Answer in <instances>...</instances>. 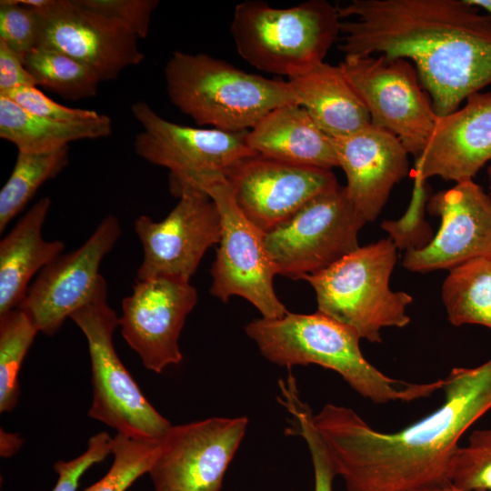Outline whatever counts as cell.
Returning a JSON list of instances; mask_svg holds the SVG:
<instances>
[{"label": "cell", "instance_id": "obj_31", "mask_svg": "<svg viewBox=\"0 0 491 491\" xmlns=\"http://www.w3.org/2000/svg\"><path fill=\"white\" fill-rule=\"evenodd\" d=\"M292 416L291 435L302 436L308 447L314 469V491H333L337 476L325 444L315 427L313 412L299 396H292L285 403Z\"/></svg>", "mask_w": 491, "mask_h": 491}, {"label": "cell", "instance_id": "obj_1", "mask_svg": "<svg viewBox=\"0 0 491 491\" xmlns=\"http://www.w3.org/2000/svg\"><path fill=\"white\" fill-rule=\"evenodd\" d=\"M444 379V403L396 432L376 430L343 406L326 404L313 414L346 491H428L452 485L461 436L491 408V358L476 367H455Z\"/></svg>", "mask_w": 491, "mask_h": 491}, {"label": "cell", "instance_id": "obj_7", "mask_svg": "<svg viewBox=\"0 0 491 491\" xmlns=\"http://www.w3.org/2000/svg\"><path fill=\"white\" fill-rule=\"evenodd\" d=\"M131 112L142 126L134 140L135 154L169 170L171 193L204 190L227 175L245 159L256 155L247 143V132L182 125L159 115L138 101Z\"/></svg>", "mask_w": 491, "mask_h": 491}, {"label": "cell", "instance_id": "obj_9", "mask_svg": "<svg viewBox=\"0 0 491 491\" xmlns=\"http://www.w3.org/2000/svg\"><path fill=\"white\" fill-rule=\"evenodd\" d=\"M365 224L345 186L338 185L265 233V244L276 275L302 279L356 250Z\"/></svg>", "mask_w": 491, "mask_h": 491}, {"label": "cell", "instance_id": "obj_37", "mask_svg": "<svg viewBox=\"0 0 491 491\" xmlns=\"http://www.w3.org/2000/svg\"><path fill=\"white\" fill-rule=\"evenodd\" d=\"M36 85L23 59L0 40V95L19 87Z\"/></svg>", "mask_w": 491, "mask_h": 491}, {"label": "cell", "instance_id": "obj_28", "mask_svg": "<svg viewBox=\"0 0 491 491\" xmlns=\"http://www.w3.org/2000/svg\"><path fill=\"white\" fill-rule=\"evenodd\" d=\"M38 329L19 308L0 315V412H10L18 401V376Z\"/></svg>", "mask_w": 491, "mask_h": 491}, {"label": "cell", "instance_id": "obj_23", "mask_svg": "<svg viewBox=\"0 0 491 491\" xmlns=\"http://www.w3.org/2000/svg\"><path fill=\"white\" fill-rule=\"evenodd\" d=\"M288 82L297 105L330 137L347 136L371 124L366 108L339 65L322 62Z\"/></svg>", "mask_w": 491, "mask_h": 491}, {"label": "cell", "instance_id": "obj_24", "mask_svg": "<svg viewBox=\"0 0 491 491\" xmlns=\"http://www.w3.org/2000/svg\"><path fill=\"white\" fill-rule=\"evenodd\" d=\"M111 133L112 121L106 115L82 122L55 121L32 115L0 95V137L13 143L18 151L50 152L71 142L103 138Z\"/></svg>", "mask_w": 491, "mask_h": 491}, {"label": "cell", "instance_id": "obj_11", "mask_svg": "<svg viewBox=\"0 0 491 491\" xmlns=\"http://www.w3.org/2000/svg\"><path fill=\"white\" fill-rule=\"evenodd\" d=\"M204 192L215 203L221 216V238L211 267L210 293L224 303L234 296L251 303L264 318H277L288 311L274 289L276 268L265 244V233L235 202L226 179Z\"/></svg>", "mask_w": 491, "mask_h": 491}, {"label": "cell", "instance_id": "obj_8", "mask_svg": "<svg viewBox=\"0 0 491 491\" xmlns=\"http://www.w3.org/2000/svg\"><path fill=\"white\" fill-rule=\"evenodd\" d=\"M70 318L88 345L93 389L88 416L117 434L159 440L171 424L145 398L118 357L113 335L119 317L108 305L107 296L85 305Z\"/></svg>", "mask_w": 491, "mask_h": 491}, {"label": "cell", "instance_id": "obj_20", "mask_svg": "<svg viewBox=\"0 0 491 491\" xmlns=\"http://www.w3.org/2000/svg\"><path fill=\"white\" fill-rule=\"evenodd\" d=\"M345 186L352 205L366 221H374L393 186L409 172L408 152L393 134L373 125L333 138Z\"/></svg>", "mask_w": 491, "mask_h": 491}, {"label": "cell", "instance_id": "obj_29", "mask_svg": "<svg viewBox=\"0 0 491 491\" xmlns=\"http://www.w3.org/2000/svg\"><path fill=\"white\" fill-rule=\"evenodd\" d=\"M159 453V440L117 434L113 437L114 460L105 476L83 491H126L148 474Z\"/></svg>", "mask_w": 491, "mask_h": 491}, {"label": "cell", "instance_id": "obj_10", "mask_svg": "<svg viewBox=\"0 0 491 491\" xmlns=\"http://www.w3.org/2000/svg\"><path fill=\"white\" fill-rule=\"evenodd\" d=\"M338 65L366 108L371 125L393 134L417 158L438 116L414 65L378 55L345 57Z\"/></svg>", "mask_w": 491, "mask_h": 491}, {"label": "cell", "instance_id": "obj_12", "mask_svg": "<svg viewBox=\"0 0 491 491\" xmlns=\"http://www.w3.org/2000/svg\"><path fill=\"white\" fill-rule=\"evenodd\" d=\"M120 234L117 217L108 215L80 247L61 254L39 272L17 307L39 332L55 334L75 311L107 296L99 268Z\"/></svg>", "mask_w": 491, "mask_h": 491}, {"label": "cell", "instance_id": "obj_26", "mask_svg": "<svg viewBox=\"0 0 491 491\" xmlns=\"http://www.w3.org/2000/svg\"><path fill=\"white\" fill-rule=\"evenodd\" d=\"M69 162V147L44 153L18 151L10 176L0 191V232L19 214L40 186Z\"/></svg>", "mask_w": 491, "mask_h": 491}, {"label": "cell", "instance_id": "obj_33", "mask_svg": "<svg viewBox=\"0 0 491 491\" xmlns=\"http://www.w3.org/2000/svg\"><path fill=\"white\" fill-rule=\"evenodd\" d=\"M426 198L425 181L414 177L412 198L405 215L397 221L383 222L382 227L389 233V238L396 247L417 249L433 238L431 229L424 219Z\"/></svg>", "mask_w": 491, "mask_h": 491}, {"label": "cell", "instance_id": "obj_2", "mask_svg": "<svg viewBox=\"0 0 491 491\" xmlns=\"http://www.w3.org/2000/svg\"><path fill=\"white\" fill-rule=\"evenodd\" d=\"M345 57L415 65L438 117L491 85V15L465 0H352L336 5Z\"/></svg>", "mask_w": 491, "mask_h": 491}, {"label": "cell", "instance_id": "obj_17", "mask_svg": "<svg viewBox=\"0 0 491 491\" xmlns=\"http://www.w3.org/2000/svg\"><path fill=\"white\" fill-rule=\"evenodd\" d=\"M427 210L440 217L431 241L406 252L403 266L409 271H449L468 261L491 258V197L473 180L458 182L433 195Z\"/></svg>", "mask_w": 491, "mask_h": 491}, {"label": "cell", "instance_id": "obj_32", "mask_svg": "<svg viewBox=\"0 0 491 491\" xmlns=\"http://www.w3.org/2000/svg\"><path fill=\"white\" fill-rule=\"evenodd\" d=\"M39 30V10L22 5L19 0L0 2V40L22 59L37 47Z\"/></svg>", "mask_w": 491, "mask_h": 491}, {"label": "cell", "instance_id": "obj_19", "mask_svg": "<svg viewBox=\"0 0 491 491\" xmlns=\"http://www.w3.org/2000/svg\"><path fill=\"white\" fill-rule=\"evenodd\" d=\"M491 160V93L476 92L455 112L438 117L413 177L439 176L456 183L473 180Z\"/></svg>", "mask_w": 491, "mask_h": 491}, {"label": "cell", "instance_id": "obj_40", "mask_svg": "<svg viewBox=\"0 0 491 491\" xmlns=\"http://www.w3.org/2000/svg\"><path fill=\"white\" fill-rule=\"evenodd\" d=\"M428 491H486V490H465L459 487L455 486L454 485L448 486L446 487L428 490Z\"/></svg>", "mask_w": 491, "mask_h": 491}, {"label": "cell", "instance_id": "obj_6", "mask_svg": "<svg viewBox=\"0 0 491 491\" xmlns=\"http://www.w3.org/2000/svg\"><path fill=\"white\" fill-rule=\"evenodd\" d=\"M390 238L359 246L329 267L302 279L314 288L317 311L355 330L361 339L380 343L385 327H405L413 297L394 292L389 280L397 260Z\"/></svg>", "mask_w": 491, "mask_h": 491}, {"label": "cell", "instance_id": "obj_25", "mask_svg": "<svg viewBox=\"0 0 491 491\" xmlns=\"http://www.w3.org/2000/svg\"><path fill=\"white\" fill-rule=\"evenodd\" d=\"M449 322L491 329V258H477L450 270L442 286Z\"/></svg>", "mask_w": 491, "mask_h": 491}, {"label": "cell", "instance_id": "obj_14", "mask_svg": "<svg viewBox=\"0 0 491 491\" xmlns=\"http://www.w3.org/2000/svg\"><path fill=\"white\" fill-rule=\"evenodd\" d=\"M166 217L155 222L147 215L135 220L143 247L137 279L168 277L189 282L205 253L221 238V216L205 192L186 189Z\"/></svg>", "mask_w": 491, "mask_h": 491}, {"label": "cell", "instance_id": "obj_38", "mask_svg": "<svg viewBox=\"0 0 491 491\" xmlns=\"http://www.w3.org/2000/svg\"><path fill=\"white\" fill-rule=\"evenodd\" d=\"M22 444V440L16 435L8 434L1 430V455L9 456L13 455Z\"/></svg>", "mask_w": 491, "mask_h": 491}, {"label": "cell", "instance_id": "obj_15", "mask_svg": "<svg viewBox=\"0 0 491 491\" xmlns=\"http://www.w3.org/2000/svg\"><path fill=\"white\" fill-rule=\"evenodd\" d=\"M39 13L37 47L67 55L86 66L100 82L116 78L145 58L139 38L130 29L75 0H50Z\"/></svg>", "mask_w": 491, "mask_h": 491}, {"label": "cell", "instance_id": "obj_16", "mask_svg": "<svg viewBox=\"0 0 491 491\" xmlns=\"http://www.w3.org/2000/svg\"><path fill=\"white\" fill-rule=\"evenodd\" d=\"M197 302L189 284L174 278L137 279L122 301L121 333L148 370L162 372L183 358L179 337L186 316Z\"/></svg>", "mask_w": 491, "mask_h": 491}, {"label": "cell", "instance_id": "obj_30", "mask_svg": "<svg viewBox=\"0 0 491 491\" xmlns=\"http://www.w3.org/2000/svg\"><path fill=\"white\" fill-rule=\"evenodd\" d=\"M452 485L465 490H491V428L475 430L453 459Z\"/></svg>", "mask_w": 491, "mask_h": 491}, {"label": "cell", "instance_id": "obj_21", "mask_svg": "<svg viewBox=\"0 0 491 491\" xmlns=\"http://www.w3.org/2000/svg\"><path fill=\"white\" fill-rule=\"evenodd\" d=\"M247 143L264 157L328 170L339 166L333 138L295 103L265 115L247 132Z\"/></svg>", "mask_w": 491, "mask_h": 491}, {"label": "cell", "instance_id": "obj_4", "mask_svg": "<svg viewBox=\"0 0 491 491\" xmlns=\"http://www.w3.org/2000/svg\"><path fill=\"white\" fill-rule=\"evenodd\" d=\"M170 102L199 125L252 129L273 109L297 104L288 81L249 74L206 54L175 51L164 69Z\"/></svg>", "mask_w": 491, "mask_h": 491}, {"label": "cell", "instance_id": "obj_39", "mask_svg": "<svg viewBox=\"0 0 491 491\" xmlns=\"http://www.w3.org/2000/svg\"><path fill=\"white\" fill-rule=\"evenodd\" d=\"M466 4L477 9H482L491 15V0H465Z\"/></svg>", "mask_w": 491, "mask_h": 491}, {"label": "cell", "instance_id": "obj_27", "mask_svg": "<svg viewBox=\"0 0 491 491\" xmlns=\"http://www.w3.org/2000/svg\"><path fill=\"white\" fill-rule=\"evenodd\" d=\"M36 85L65 99L95 96L100 80L86 66L57 50L36 47L23 57Z\"/></svg>", "mask_w": 491, "mask_h": 491}, {"label": "cell", "instance_id": "obj_22", "mask_svg": "<svg viewBox=\"0 0 491 491\" xmlns=\"http://www.w3.org/2000/svg\"><path fill=\"white\" fill-rule=\"evenodd\" d=\"M50 206L49 197L41 198L0 242V315L18 307L32 277L65 248L62 241L43 237Z\"/></svg>", "mask_w": 491, "mask_h": 491}, {"label": "cell", "instance_id": "obj_35", "mask_svg": "<svg viewBox=\"0 0 491 491\" xmlns=\"http://www.w3.org/2000/svg\"><path fill=\"white\" fill-rule=\"evenodd\" d=\"M3 96L32 115L55 121L82 122L96 119L101 115L94 110L63 105L46 96L35 86L19 87Z\"/></svg>", "mask_w": 491, "mask_h": 491}, {"label": "cell", "instance_id": "obj_5", "mask_svg": "<svg viewBox=\"0 0 491 491\" xmlns=\"http://www.w3.org/2000/svg\"><path fill=\"white\" fill-rule=\"evenodd\" d=\"M230 32L249 65L291 79L324 62L341 33V18L336 5L326 0L286 8L250 0L235 7Z\"/></svg>", "mask_w": 491, "mask_h": 491}, {"label": "cell", "instance_id": "obj_36", "mask_svg": "<svg viewBox=\"0 0 491 491\" xmlns=\"http://www.w3.org/2000/svg\"><path fill=\"white\" fill-rule=\"evenodd\" d=\"M113 437L100 432L89 438L87 449L70 461H57L54 469L58 475L53 491H76L81 476L93 465L112 454Z\"/></svg>", "mask_w": 491, "mask_h": 491}, {"label": "cell", "instance_id": "obj_34", "mask_svg": "<svg viewBox=\"0 0 491 491\" xmlns=\"http://www.w3.org/2000/svg\"><path fill=\"white\" fill-rule=\"evenodd\" d=\"M81 6L116 20L138 38L149 33L151 18L159 5L157 0H75Z\"/></svg>", "mask_w": 491, "mask_h": 491}, {"label": "cell", "instance_id": "obj_41", "mask_svg": "<svg viewBox=\"0 0 491 491\" xmlns=\"http://www.w3.org/2000/svg\"><path fill=\"white\" fill-rule=\"evenodd\" d=\"M487 175H488V178H489V181H490V192H491V165L488 166L487 168Z\"/></svg>", "mask_w": 491, "mask_h": 491}, {"label": "cell", "instance_id": "obj_13", "mask_svg": "<svg viewBox=\"0 0 491 491\" xmlns=\"http://www.w3.org/2000/svg\"><path fill=\"white\" fill-rule=\"evenodd\" d=\"M247 425L237 416L170 426L148 473L154 491H220Z\"/></svg>", "mask_w": 491, "mask_h": 491}, {"label": "cell", "instance_id": "obj_3", "mask_svg": "<svg viewBox=\"0 0 491 491\" xmlns=\"http://www.w3.org/2000/svg\"><path fill=\"white\" fill-rule=\"evenodd\" d=\"M269 362L291 367L317 365L339 374L360 396L375 403L412 401L442 389L445 379L413 384L384 375L368 362L352 328L316 311L287 312L277 318H258L245 327Z\"/></svg>", "mask_w": 491, "mask_h": 491}, {"label": "cell", "instance_id": "obj_18", "mask_svg": "<svg viewBox=\"0 0 491 491\" xmlns=\"http://www.w3.org/2000/svg\"><path fill=\"white\" fill-rule=\"evenodd\" d=\"M226 180L239 209L264 233L314 197L338 186L331 170L257 155L238 164Z\"/></svg>", "mask_w": 491, "mask_h": 491}]
</instances>
